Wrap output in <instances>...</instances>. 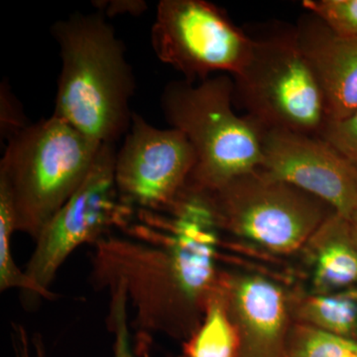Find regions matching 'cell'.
<instances>
[{
  "label": "cell",
  "mask_w": 357,
  "mask_h": 357,
  "mask_svg": "<svg viewBox=\"0 0 357 357\" xmlns=\"http://www.w3.org/2000/svg\"><path fill=\"white\" fill-rule=\"evenodd\" d=\"M234 91L229 75L170 82L162 91L166 121L185 134L196 156L185 189L213 192L261 165L263 129L236 114Z\"/></svg>",
  "instance_id": "277c9868"
},
{
  "label": "cell",
  "mask_w": 357,
  "mask_h": 357,
  "mask_svg": "<svg viewBox=\"0 0 357 357\" xmlns=\"http://www.w3.org/2000/svg\"><path fill=\"white\" fill-rule=\"evenodd\" d=\"M204 194L220 229L277 255L306 245L335 213L321 199L260 169Z\"/></svg>",
  "instance_id": "8992f818"
},
{
  "label": "cell",
  "mask_w": 357,
  "mask_h": 357,
  "mask_svg": "<svg viewBox=\"0 0 357 357\" xmlns=\"http://www.w3.org/2000/svg\"><path fill=\"white\" fill-rule=\"evenodd\" d=\"M110 295L109 328L114 333V357H136L128 318V296L121 287L109 291Z\"/></svg>",
  "instance_id": "d6986e66"
},
{
  "label": "cell",
  "mask_w": 357,
  "mask_h": 357,
  "mask_svg": "<svg viewBox=\"0 0 357 357\" xmlns=\"http://www.w3.org/2000/svg\"><path fill=\"white\" fill-rule=\"evenodd\" d=\"M195 163L194 150L184 133L154 128L133 112L115 156L119 199L130 208L169 211L184 191Z\"/></svg>",
  "instance_id": "9c48e42d"
},
{
  "label": "cell",
  "mask_w": 357,
  "mask_h": 357,
  "mask_svg": "<svg viewBox=\"0 0 357 357\" xmlns=\"http://www.w3.org/2000/svg\"><path fill=\"white\" fill-rule=\"evenodd\" d=\"M184 357H238V337L218 286L206 307L203 323L184 342Z\"/></svg>",
  "instance_id": "9a60e30c"
},
{
  "label": "cell",
  "mask_w": 357,
  "mask_h": 357,
  "mask_svg": "<svg viewBox=\"0 0 357 357\" xmlns=\"http://www.w3.org/2000/svg\"><path fill=\"white\" fill-rule=\"evenodd\" d=\"M14 232H16V222L13 206L6 192L0 190V291L20 289L38 297L34 284L14 260Z\"/></svg>",
  "instance_id": "e0dca14e"
},
{
  "label": "cell",
  "mask_w": 357,
  "mask_h": 357,
  "mask_svg": "<svg viewBox=\"0 0 357 357\" xmlns=\"http://www.w3.org/2000/svg\"><path fill=\"white\" fill-rule=\"evenodd\" d=\"M146 236H105L93 244L91 285L123 289L138 332L185 342L203 323L217 285L190 261L168 227L166 234Z\"/></svg>",
  "instance_id": "6da1fadb"
},
{
  "label": "cell",
  "mask_w": 357,
  "mask_h": 357,
  "mask_svg": "<svg viewBox=\"0 0 357 357\" xmlns=\"http://www.w3.org/2000/svg\"><path fill=\"white\" fill-rule=\"evenodd\" d=\"M351 163L352 166V170H354V182H356L357 192V159L351 160Z\"/></svg>",
  "instance_id": "603a6c76"
},
{
  "label": "cell",
  "mask_w": 357,
  "mask_h": 357,
  "mask_svg": "<svg viewBox=\"0 0 357 357\" xmlns=\"http://www.w3.org/2000/svg\"><path fill=\"white\" fill-rule=\"evenodd\" d=\"M287 354L288 357H357V340L293 321Z\"/></svg>",
  "instance_id": "2e32d148"
},
{
  "label": "cell",
  "mask_w": 357,
  "mask_h": 357,
  "mask_svg": "<svg viewBox=\"0 0 357 357\" xmlns=\"http://www.w3.org/2000/svg\"><path fill=\"white\" fill-rule=\"evenodd\" d=\"M293 321L342 337L357 335V292L314 293L291 298Z\"/></svg>",
  "instance_id": "5bb4252c"
},
{
  "label": "cell",
  "mask_w": 357,
  "mask_h": 357,
  "mask_svg": "<svg viewBox=\"0 0 357 357\" xmlns=\"http://www.w3.org/2000/svg\"><path fill=\"white\" fill-rule=\"evenodd\" d=\"M62 69L53 115L102 144L128 132L135 91L132 68L102 13L72 14L51 27Z\"/></svg>",
  "instance_id": "7a4b0ae2"
},
{
  "label": "cell",
  "mask_w": 357,
  "mask_h": 357,
  "mask_svg": "<svg viewBox=\"0 0 357 357\" xmlns=\"http://www.w3.org/2000/svg\"><path fill=\"white\" fill-rule=\"evenodd\" d=\"M349 225H351L352 239H354V243L357 246V213L349 220Z\"/></svg>",
  "instance_id": "7402d4cb"
},
{
  "label": "cell",
  "mask_w": 357,
  "mask_h": 357,
  "mask_svg": "<svg viewBox=\"0 0 357 357\" xmlns=\"http://www.w3.org/2000/svg\"><path fill=\"white\" fill-rule=\"evenodd\" d=\"M218 292L236 328L238 357H288L291 297L281 286L258 275H241L220 278Z\"/></svg>",
  "instance_id": "8fae6325"
},
{
  "label": "cell",
  "mask_w": 357,
  "mask_h": 357,
  "mask_svg": "<svg viewBox=\"0 0 357 357\" xmlns=\"http://www.w3.org/2000/svg\"><path fill=\"white\" fill-rule=\"evenodd\" d=\"M295 27L323 96L328 122L347 119L357 109V37L335 34L310 13Z\"/></svg>",
  "instance_id": "7c38bea8"
},
{
  "label": "cell",
  "mask_w": 357,
  "mask_h": 357,
  "mask_svg": "<svg viewBox=\"0 0 357 357\" xmlns=\"http://www.w3.org/2000/svg\"><path fill=\"white\" fill-rule=\"evenodd\" d=\"M102 145L53 114L10 134L0 190L13 204L16 232L37 238L88 177Z\"/></svg>",
  "instance_id": "3957f363"
},
{
  "label": "cell",
  "mask_w": 357,
  "mask_h": 357,
  "mask_svg": "<svg viewBox=\"0 0 357 357\" xmlns=\"http://www.w3.org/2000/svg\"><path fill=\"white\" fill-rule=\"evenodd\" d=\"M116 152L114 144L102 145L83 184L35 239L24 272L38 297L53 300L52 283L69 256L83 244L98 243L112 225L124 222L130 208L121 203L117 194Z\"/></svg>",
  "instance_id": "ba28073f"
},
{
  "label": "cell",
  "mask_w": 357,
  "mask_h": 357,
  "mask_svg": "<svg viewBox=\"0 0 357 357\" xmlns=\"http://www.w3.org/2000/svg\"><path fill=\"white\" fill-rule=\"evenodd\" d=\"M151 43L159 60L191 83L215 74L236 76L252 49L250 34L206 0H161Z\"/></svg>",
  "instance_id": "52a82bcc"
},
{
  "label": "cell",
  "mask_w": 357,
  "mask_h": 357,
  "mask_svg": "<svg viewBox=\"0 0 357 357\" xmlns=\"http://www.w3.org/2000/svg\"><path fill=\"white\" fill-rule=\"evenodd\" d=\"M321 137L347 159H357V109L342 121L328 122Z\"/></svg>",
  "instance_id": "ffe728a7"
},
{
  "label": "cell",
  "mask_w": 357,
  "mask_h": 357,
  "mask_svg": "<svg viewBox=\"0 0 357 357\" xmlns=\"http://www.w3.org/2000/svg\"><path fill=\"white\" fill-rule=\"evenodd\" d=\"M311 241L317 243L316 293H335L357 284V246L352 239L349 220L333 213Z\"/></svg>",
  "instance_id": "4fadbf2b"
},
{
  "label": "cell",
  "mask_w": 357,
  "mask_h": 357,
  "mask_svg": "<svg viewBox=\"0 0 357 357\" xmlns=\"http://www.w3.org/2000/svg\"><path fill=\"white\" fill-rule=\"evenodd\" d=\"M258 169L321 199L347 220L357 213L351 160L321 136L264 129Z\"/></svg>",
  "instance_id": "30bf717a"
},
{
  "label": "cell",
  "mask_w": 357,
  "mask_h": 357,
  "mask_svg": "<svg viewBox=\"0 0 357 357\" xmlns=\"http://www.w3.org/2000/svg\"><path fill=\"white\" fill-rule=\"evenodd\" d=\"M251 38L248 63L231 77L234 105L263 130L321 136L328 122L325 102L295 26L276 22Z\"/></svg>",
  "instance_id": "5b68a950"
},
{
  "label": "cell",
  "mask_w": 357,
  "mask_h": 357,
  "mask_svg": "<svg viewBox=\"0 0 357 357\" xmlns=\"http://www.w3.org/2000/svg\"><path fill=\"white\" fill-rule=\"evenodd\" d=\"M303 6L335 34L357 37V0H305Z\"/></svg>",
  "instance_id": "ac0fdd59"
},
{
  "label": "cell",
  "mask_w": 357,
  "mask_h": 357,
  "mask_svg": "<svg viewBox=\"0 0 357 357\" xmlns=\"http://www.w3.org/2000/svg\"><path fill=\"white\" fill-rule=\"evenodd\" d=\"M11 340L14 357H46L41 335L35 333L30 337L24 326L20 324L11 323Z\"/></svg>",
  "instance_id": "44dd1931"
}]
</instances>
